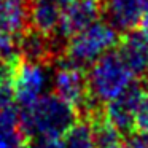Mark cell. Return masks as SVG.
Listing matches in <instances>:
<instances>
[{
	"label": "cell",
	"mask_w": 148,
	"mask_h": 148,
	"mask_svg": "<svg viewBox=\"0 0 148 148\" xmlns=\"http://www.w3.org/2000/svg\"><path fill=\"white\" fill-rule=\"evenodd\" d=\"M80 118L77 110L58 94H45L34 103L21 107L19 119L27 142L35 135L62 137L65 131Z\"/></svg>",
	"instance_id": "6da1fadb"
},
{
	"label": "cell",
	"mask_w": 148,
	"mask_h": 148,
	"mask_svg": "<svg viewBox=\"0 0 148 148\" xmlns=\"http://www.w3.org/2000/svg\"><path fill=\"white\" fill-rule=\"evenodd\" d=\"M121 34L107 21H97L67 40L64 56L59 62L88 70L97 59L119 43Z\"/></svg>",
	"instance_id": "7a4b0ae2"
},
{
	"label": "cell",
	"mask_w": 148,
	"mask_h": 148,
	"mask_svg": "<svg viewBox=\"0 0 148 148\" xmlns=\"http://www.w3.org/2000/svg\"><path fill=\"white\" fill-rule=\"evenodd\" d=\"M86 78L89 97L99 105H105L127 88V84L134 80V73L115 46L88 69Z\"/></svg>",
	"instance_id": "3957f363"
},
{
	"label": "cell",
	"mask_w": 148,
	"mask_h": 148,
	"mask_svg": "<svg viewBox=\"0 0 148 148\" xmlns=\"http://www.w3.org/2000/svg\"><path fill=\"white\" fill-rule=\"evenodd\" d=\"M54 75H53V92L61 99L69 102L77 110L80 118H88L97 110H102L103 105L96 103L89 97L86 70H81L73 65L58 62Z\"/></svg>",
	"instance_id": "277c9868"
},
{
	"label": "cell",
	"mask_w": 148,
	"mask_h": 148,
	"mask_svg": "<svg viewBox=\"0 0 148 148\" xmlns=\"http://www.w3.org/2000/svg\"><path fill=\"white\" fill-rule=\"evenodd\" d=\"M143 96V83L132 80L124 91H121L116 97L103 105L105 115L123 132V135H129L135 131V116Z\"/></svg>",
	"instance_id": "5b68a950"
},
{
	"label": "cell",
	"mask_w": 148,
	"mask_h": 148,
	"mask_svg": "<svg viewBox=\"0 0 148 148\" xmlns=\"http://www.w3.org/2000/svg\"><path fill=\"white\" fill-rule=\"evenodd\" d=\"M103 14L102 0H73L65 5L61 14L58 35L69 40L91 24L97 23Z\"/></svg>",
	"instance_id": "8992f818"
},
{
	"label": "cell",
	"mask_w": 148,
	"mask_h": 148,
	"mask_svg": "<svg viewBox=\"0 0 148 148\" xmlns=\"http://www.w3.org/2000/svg\"><path fill=\"white\" fill-rule=\"evenodd\" d=\"M46 84H48L46 65L30 64V62L21 61L13 81L16 103L19 107L34 103L37 99L42 97Z\"/></svg>",
	"instance_id": "52a82bcc"
},
{
	"label": "cell",
	"mask_w": 148,
	"mask_h": 148,
	"mask_svg": "<svg viewBox=\"0 0 148 148\" xmlns=\"http://www.w3.org/2000/svg\"><path fill=\"white\" fill-rule=\"evenodd\" d=\"M102 16L119 34L137 29L148 10V0H102Z\"/></svg>",
	"instance_id": "ba28073f"
},
{
	"label": "cell",
	"mask_w": 148,
	"mask_h": 148,
	"mask_svg": "<svg viewBox=\"0 0 148 148\" xmlns=\"http://www.w3.org/2000/svg\"><path fill=\"white\" fill-rule=\"evenodd\" d=\"M116 49L134 77L145 78L148 72V34L142 29L124 32L116 45Z\"/></svg>",
	"instance_id": "9c48e42d"
},
{
	"label": "cell",
	"mask_w": 148,
	"mask_h": 148,
	"mask_svg": "<svg viewBox=\"0 0 148 148\" xmlns=\"http://www.w3.org/2000/svg\"><path fill=\"white\" fill-rule=\"evenodd\" d=\"M61 14L62 5L58 0H29L30 26L46 35L58 34Z\"/></svg>",
	"instance_id": "30bf717a"
},
{
	"label": "cell",
	"mask_w": 148,
	"mask_h": 148,
	"mask_svg": "<svg viewBox=\"0 0 148 148\" xmlns=\"http://www.w3.org/2000/svg\"><path fill=\"white\" fill-rule=\"evenodd\" d=\"M86 119L91 126L94 148H123L124 147V135L108 119L103 108L94 112Z\"/></svg>",
	"instance_id": "8fae6325"
},
{
	"label": "cell",
	"mask_w": 148,
	"mask_h": 148,
	"mask_svg": "<svg viewBox=\"0 0 148 148\" xmlns=\"http://www.w3.org/2000/svg\"><path fill=\"white\" fill-rule=\"evenodd\" d=\"M30 27L29 0H0V29L18 37Z\"/></svg>",
	"instance_id": "7c38bea8"
},
{
	"label": "cell",
	"mask_w": 148,
	"mask_h": 148,
	"mask_svg": "<svg viewBox=\"0 0 148 148\" xmlns=\"http://www.w3.org/2000/svg\"><path fill=\"white\" fill-rule=\"evenodd\" d=\"M27 137L23 131L16 107L0 110V148H23Z\"/></svg>",
	"instance_id": "4fadbf2b"
},
{
	"label": "cell",
	"mask_w": 148,
	"mask_h": 148,
	"mask_svg": "<svg viewBox=\"0 0 148 148\" xmlns=\"http://www.w3.org/2000/svg\"><path fill=\"white\" fill-rule=\"evenodd\" d=\"M64 148H94L91 126L86 118H78L62 134Z\"/></svg>",
	"instance_id": "5bb4252c"
},
{
	"label": "cell",
	"mask_w": 148,
	"mask_h": 148,
	"mask_svg": "<svg viewBox=\"0 0 148 148\" xmlns=\"http://www.w3.org/2000/svg\"><path fill=\"white\" fill-rule=\"evenodd\" d=\"M21 61H23L21 56L10 58V59H0V86H3V84H13Z\"/></svg>",
	"instance_id": "9a60e30c"
},
{
	"label": "cell",
	"mask_w": 148,
	"mask_h": 148,
	"mask_svg": "<svg viewBox=\"0 0 148 148\" xmlns=\"http://www.w3.org/2000/svg\"><path fill=\"white\" fill-rule=\"evenodd\" d=\"M18 46H16V38L11 34L5 32L0 29V59H10V58H18Z\"/></svg>",
	"instance_id": "2e32d148"
},
{
	"label": "cell",
	"mask_w": 148,
	"mask_h": 148,
	"mask_svg": "<svg viewBox=\"0 0 148 148\" xmlns=\"http://www.w3.org/2000/svg\"><path fill=\"white\" fill-rule=\"evenodd\" d=\"M29 148H64L61 137L53 135H35L27 142Z\"/></svg>",
	"instance_id": "e0dca14e"
},
{
	"label": "cell",
	"mask_w": 148,
	"mask_h": 148,
	"mask_svg": "<svg viewBox=\"0 0 148 148\" xmlns=\"http://www.w3.org/2000/svg\"><path fill=\"white\" fill-rule=\"evenodd\" d=\"M126 137L123 148H148V131H134Z\"/></svg>",
	"instance_id": "ac0fdd59"
},
{
	"label": "cell",
	"mask_w": 148,
	"mask_h": 148,
	"mask_svg": "<svg viewBox=\"0 0 148 148\" xmlns=\"http://www.w3.org/2000/svg\"><path fill=\"white\" fill-rule=\"evenodd\" d=\"M135 131H148V94L145 92L135 116Z\"/></svg>",
	"instance_id": "d6986e66"
},
{
	"label": "cell",
	"mask_w": 148,
	"mask_h": 148,
	"mask_svg": "<svg viewBox=\"0 0 148 148\" xmlns=\"http://www.w3.org/2000/svg\"><path fill=\"white\" fill-rule=\"evenodd\" d=\"M140 27L142 30H143V32H147L148 34V10H147V13L143 14V18H142V21H140Z\"/></svg>",
	"instance_id": "ffe728a7"
},
{
	"label": "cell",
	"mask_w": 148,
	"mask_h": 148,
	"mask_svg": "<svg viewBox=\"0 0 148 148\" xmlns=\"http://www.w3.org/2000/svg\"><path fill=\"white\" fill-rule=\"evenodd\" d=\"M58 2H59L61 5H64V7H65V5H69L70 2H73V0H58Z\"/></svg>",
	"instance_id": "44dd1931"
},
{
	"label": "cell",
	"mask_w": 148,
	"mask_h": 148,
	"mask_svg": "<svg viewBox=\"0 0 148 148\" xmlns=\"http://www.w3.org/2000/svg\"><path fill=\"white\" fill-rule=\"evenodd\" d=\"M145 83L148 84V72H147V75H145Z\"/></svg>",
	"instance_id": "7402d4cb"
},
{
	"label": "cell",
	"mask_w": 148,
	"mask_h": 148,
	"mask_svg": "<svg viewBox=\"0 0 148 148\" xmlns=\"http://www.w3.org/2000/svg\"><path fill=\"white\" fill-rule=\"evenodd\" d=\"M23 148H29V147H27V143H26V145H24V147H23Z\"/></svg>",
	"instance_id": "603a6c76"
}]
</instances>
